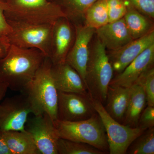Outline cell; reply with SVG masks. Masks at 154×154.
I'll use <instances>...</instances> for the list:
<instances>
[{
  "label": "cell",
  "instance_id": "cell-23",
  "mask_svg": "<svg viewBox=\"0 0 154 154\" xmlns=\"http://www.w3.org/2000/svg\"><path fill=\"white\" fill-rule=\"evenodd\" d=\"M58 154H104V152L88 144L60 138L57 143Z\"/></svg>",
  "mask_w": 154,
  "mask_h": 154
},
{
  "label": "cell",
  "instance_id": "cell-15",
  "mask_svg": "<svg viewBox=\"0 0 154 154\" xmlns=\"http://www.w3.org/2000/svg\"><path fill=\"white\" fill-rule=\"evenodd\" d=\"M54 82L58 91L89 95L85 82L78 72L66 62L52 64Z\"/></svg>",
  "mask_w": 154,
  "mask_h": 154
},
{
  "label": "cell",
  "instance_id": "cell-14",
  "mask_svg": "<svg viewBox=\"0 0 154 154\" xmlns=\"http://www.w3.org/2000/svg\"><path fill=\"white\" fill-rule=\"evenodd\" d=\"M154 44L146 49L121 72L113 78L110 86L130 88L146 71L154 66Z\"/></svg>",
  "mask_w": 154,
  "mask_h": 154
},
{
  "label": "cell",
  "instance_id": "cell-19",
  "mask_svg": "<svg viewBox=\"0 0 154 154\" xmlns=\"http://www.w3.org/2000/svg\"><path fill=\"white\" fill-rule=\"evenodd\" d=\"M146 103V94L142 86L134 84L130 87L129 100L123 125L131 127H138L140 116Z\"/></svg>",
  "mask_w": 154,
  "mask_h": 154
},
{
  "label": "cell",
  "instance_id": "cell-7",
  "mask_svg": "<svg viewBox=\"0 0 154 154\" xmlns=\"http://www.w3.org/2000/svg\"><path fill=\"white\" fill-rule=\"evenodd\" d=\"M96 113L102 120L107 134L109 153L125 154L134 140L146 129L121 124L113 119L105 110L104 105L91 97Z\"/></svg>",
  "mask_w": 154,
  "mask_h": 154
},
{
  "label": "cell",
  "instance_id": "cell-16",
  "mask_svg": "<svg viewBox=\"0 0 154 154\" xmlns=\"http://www.w3.org/2000/svg\"><path fill=\"white\" fill-rule=\"evenodd\" d=\"M95 34L109 51L119 49L133 40L123 18L96 29Z\"/></svg>",
  "mask_w": 154,
  "mask_h": 154
},
{
  "label": "cell",
  "instance_id": "cell-12",
  "mask_svg": "<svg viewBox=\"0 0 154 154\" xmlns=\"http://www.w3.org/2000/svg\"><path fill=\"white\" fill-rule=\"evenodd\" d=\"M75 37V25L66 17H60L54 23L49 57L53 64L65 62Z\"/></svg>",
  "mask_w": 154,
  "mask_h": 154
},
{
  "label": "cell",
  "instance_id": "cell-17",
  "mask_svg": "<svg viewBox=\"0 0 154 154\" xmlns=\"http://www.w3.org/2000/svg\"><path fill=\"white\" fill-rule=\"evenodd\" d=\"M130 88L109 85L107 89L105 110L116 121L121 123L129 100Z\"/></svg>",
  "mask_w": 154,
  "mask_h": 154
},
{
  "label": "cell",
  "instance_id": "cell-33",
  "mask_svg": "<svg viewBox=\"0 0 154 154\" xmlns=\"http://www.w3.org/2000/svg\"><path fill=\"white\" fill-rule=\"evenodd\" d=\"M1 2H3L7 3L9 1V0H0Z\"/></svg>",
  "mask_w": 154,
  "mask_h": 154
},
{
  "label": "cell",
  "instance_id": "cell-22",
  "mask_svg": "<svg viewBox=\"0 0 154 154\" xmlns=\"http://www.w3.org/2000/svg\"><path fill=\"white\" fill-rule=\"evenodd\" d=\"M108 23L107 0H97L86 11L84 24L96 30Z\"/></svg>",
  "mask_w": 154,
  "mask_h": 154
},
{
  "label": "cell",
  "instance_id": "cell-26",
  "mask_svg": "<svg viewBox=\"0 0 154 154\" xmlns=\"http://www.w3.org/2000/svg\"><path fill=\"white\" fill-rule=\"evenodd\" d=\"M109 22H115L124 18L128 10L126 0H107Z\"/></svg>",
  "mask_w": 154,
  "mask_h": 154
},
{
  "label": "cell",
  "instance_id": "cell-27",
  "mask_svg": "<svg viewBox=\"0 0 154 154\" xmlns=\"http://www.w3.org/2000/svg\"><path fill=\"white\" fill-rule=\"evenodd\" d=\"M134 8L151 19L154 18V0H126Z\"/></svg>",
  "mask_w": 154,
  "mask_h": 154
},
{
  "label": "cell",
  "instance_id": "cell-13",
  "mask_svg": "<svg viewBox=\"0 0 154 154\" xmlns=\"http://www.w3.org/2000/svg\"><path fill=\"white\" fill-rule=\"evenodd\" d=\"M154 44V30L140 38L133 39L123 47L107 53L113 72H121L136 58Z\"/></svg>",
  "mask_w": 154,
  "mask_h": 154
},
{
  "label": "cell",
  "instance_id": "cell-5",
  "mask_svg": "<svg viewBox=\"0 0 154 154\" xmlns=\"http://www.w3.org/2000/svg\"><path fill=\"white\" fill-rule=\"evenodd\" d=\"M54 124L61 138L88 144L105 153L109 150L105 128L97 113L85 120L69 122L56 119Z\"/></svg>",
  "mask_w": 154,
  "mask_h": 154
},
{
  "label": "cell",
  "instance_id": "cell-28",
  "mask_svg": "<svg viewBox=\"0 0 154 154\" xmlns=\"http://www.w3.org/2000/svg\"><path fill=\"white\" fill-rule=\"evenodd\" d=\"M6 8V3L0 1V42L9 44L8 37L12 29L5 17Z\"/></svg>",
  "mask_w": 154,
  "mask_h": 154
},
{
  "label": "cell",
  "instance_id": "cell-1",
  "mask_svg": "<svg viewBox=\"0 0 154 154\" xmlns=\"http://www.w3.org/2000/svg\"><path fill=\"white\" fill-rule=\"evenodd\" d=\"M46 57L36 48H22L10 45L7 54L0 60V81L12 91H22Z\"/></svg>",
  "mask_w": 154,
  "mask_h": 154
},
{
  "label": "cell",
  "instance_id": "cell-9",
  "mask_svg": "<svg viewBox=\"0 0 154 154\" xmlns=\"http://www.w3.org/2000/svg\"><path fill=\"white\" fill-rule=\"evenodd\" d=\"M96 113L90 95L58 91L57 119L81 121L91 118Z\"/></svg>",
  "mask_w": 154,
  "mask_h": 154
},
{
  "label": "cell",
  "instance_id": "cell-18",
  "mask_svg": "<svg viewBox=\"0 0 154 154\" xmlns=\"http://www.w3.org/2000/svg\"><path fill=\"white\" fill-rule=\"evenodd\" d=\"M3 137L12 154H41L26 130L3 131Z\"/></svg>",
  "mask_w": 154,
  "mask_h": 154
},
{
  "label": "cell",
  "instance_id": "cell-8",
  "mask_svg": "<svg viewBox=\"0 0 154 154\" xmlns=\"http://www.w3.org/2000/svg\"><path fill=\"white\" fill-rule=\"evenodd\" d=\"M32 108L24 94L6 98L0 103V130L2 131H25Z\"/></svg>",
  "mask_w": 154,
  "mask_h": 154
},
{
  "label": "cell",
  "instance_id": "cell-2",
  "mask_svg": "<svg viewBox=\"0 0 154 154\" xmlns=\"http://www.w3.org/2000/svg\"><path fill=\"white\" fill-rule=\"evenodd\" d=\"M52 63L46 57L36 74L21 91L28 99L34 116L47 113L57 119L58 91L52 75Z\"/></svg>",
  "mask_w": 154,
  "mask_h": 154
},
{
  "label": "cell",
  "instance_id": "cell-24",
  "mask_svg": "<svg viewBox=\"0 0 154 154\" xmlns=\"http://www.w3.org/2000/svg\"><path fill=\"white\" fill-rule=\"evenodd\" d=\"M127 152L130 154H154V127L146 129L135 139L129 146Z\"/></svg>",
  "mask_w": 154,
  "mask_h": 154
},
{
  "label": "cell",
  "instance_id": "cell-20",
  "mask_svg": "<svg viewBox=\"0 0 154 154\" xmlns=\"http://www.w3.org/2000/svg\"><path fill=\"white\" fill-rule=\"evenodd\" d=\"M60 9L74 25L84 24L88 9L97 0H50Z\"/></svg>",
  "mask_w": 154,
  "mask_h": 154
},
{
  "label": "cell",
  "instance_id": "cell-30",
  "mask_svg": "<svg viewBox=\"0 0 154 154\" xmlns=\"http://www.w3.org/2000/svg\"><path fill=\"white\" fill-rule=\"evenodd\" d=\"M0 154H12L3 137V131L0 130Z\"/></svg>",
  "mask_w": 154,
  "mask_h": 154
},
{
  "label": "cell",
  "instance_id": "cell-25",
  "mask_svg": "<svg viewBox=\"0 0 154 154\" xmlns=\"http://www.w3.org/2000/svg\"><path fill=\"white\" fill-rule=\"evenodd\" d=\"M134 84L142 87L146 94L147 104L149 106L154 107V66L147 70L141 75Z\"/></svg>",
  "mask_w": 154,
  "mask_h": 154
},
{
  "label": "cell",
  "instance_id": "cell-6",
  "mask_svg": "<svg viewBox=\"0 0 154 154\" xmlns=\"http://www.w3.org/2000/svg\"><path fill=\"white\" fill-rule=\"evenodd\" d=\"M7 21L12 29L8 37L9 44L22 48H36L50 57L53 24Z\"/></svg>",
  "mask_w": 154,
  "mask_h": 154
},
{
  "label": "cell",
  "instance_id": "cell-11",
  "mask_svg": "<svg viewBox=\"0 0 154 154\" xmlns=\"http://www.w3.org/2000/svg\"><path fill=\"white\" fill-rule=\"evenodd\" d=\"M74 25L75 41L67 55L65 62L78 72L85 83L90 44L96 30L85 24Z\"/></svg>",
  "mask_w": 154,
  "mask_h": 154
},
{
  "label": "cell",
  "instance_id": "cell-29",
  "mask_svg": "<svg viewBox=\"0 0 154 154\" xmlns=\"http://www.w3.org/2000/svg\"><path fill=\"white\" fill-rule=\"evenodd\" d=\"M154 126V107L148 105L140 116L138 127L144 129Z\"/></svg>",
  "mask_w": 154,
  "mask_h": 154
},
{
  "label": "cell",
  "instance_id": "cell-21",
  "mask_svg": "<svg viewBox=\"0 0 154 154\" xmlns=\"http://www.w3.org/2000/svg\"><path fill=\"white\" fill-rule=\"evenodd\" d=\"M149 18L128 3L123 19L133 39L140 38L154 30L153 25Z\"/></svg>",
  "mask_w": 154,
  "mask_h": 154
},
{
  "label": "cell",
  "instance_id": "cell-31",
  "mask_svg": "<svg viewBox=\"0 0 154 154\" xmlns=\"http://www.w3.org/2000/svg\"><path fill=\"white\" fill-rule=\"evenodd\" d=\"M10 45L0 42V60L5 56L8 51Z\"/></svg>",
  "mask_w": 154,
  "mask_h": 154
},
{
  "label": "cell",
  "instance_id": "cell-32",
  "mask_svg": "<svg viewBox=\"0 0 154 154\" xmlns=\"http://www.w3.org/2000/svg\"><path fill=\"white\" fill-rule=\"evenodd\" d=\"M8 89H9L8 86L6 83L0 81V103L6 96Z\"/></svg>",
  "mask_w": 154,
  "mask_h": 154
},
{
  "label": "cell",
  "instance_id": "cell-4",
  "mask_svg": "<svg viewBox=\"0 0 154 154\" xmlns=\"http://www.w3.org/2000/svg\"><path fill=\"white\" fill-rule=\"evenodd\" d=\"M4 13L8 21L31 24H53L66 17L50 0H9Z\"/></svg>",
  "mask_w": 154,
  "mask_h": 154
},
{
  "label": "cell",
  "instance_id": "cell-3",
  "mask_svg": "<svg viewBox=\"0 0 154 154\" xmlns=\"http://www.w3.org/2000/svg\"><path fill=\"white\" fill-rule=\"evenodd\" d=\"M90 44L85 83L90 97L105 104L113 71L106 49L96 37Z\"/></svg>",
  "mask_w": 154,
  "mask_h": 154
},
{
  "label": "cell",
  "instance_id": "cell-10",
  "mask_svg": "<svg viewBox=\"0 0 154 154\" xmlns=\"http://www.w3.org/2000/svg\"><path fill=\"white\" fill-rule=\"evenodd\" d=\"M25 130L33 137L41 154H58L59 136L54 120L47 113L35 115L27 121Z\"/></svg>",
  "mask_w": 154,
  "mask_h": 154
}]
</instances>
